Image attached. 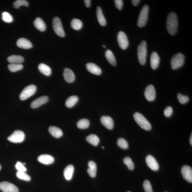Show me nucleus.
I'll list each match as a JSON object with an SVG mask.
<instances>
[{"instance_id":"f257e3e1","label":"nucleus","mask_w":192,"mask_h":192,"mask_svg":"<svg viewBox=\"0 0 192 192\" xmlns=\"http://www.w3.org/2000/svg\"><path fill=\"white\" fill-rule=\"evenodd\" d=\"M178 18L177 14L172 12L168 15L167 20V28L168 33L172 35L177 33L178 28Z\"/></svg>"},{"instance_id":"f03ea898","label":"nucleus","mask_w":192,"mask_h":192,"mask_svg":"<svg viewBox=\"0 0 192 192\" xmlns=\"http://www.w3.org/2000/svg\"><path fill=\"white\" fill-rule=\"evenodd\" d=\"M147 54V43L145 41H142L138 46L137 55L138 61L142 65L145 64Z\"/></svg>"},{"instance_id":"7ed1b4c3","label":"nucleus","mask_w":192,"mask_h":192,"mask_svg":"<svg viewBox=\"0 0 192 192\" xmlns=\"http://www.w3.org/2000/svg\"><path fill=\"white\" fill-rule=\"evenodd\" d=\"M134 117L137 123L142 128L146 131L151 129V124L143 115L139 112H135L134 114Z\"/></svg>"},{"instance_id":"20e7f679","label":"nucleus","mask_w":192,"mask_h":192,"mask_svg":"<svg viewBox=\"0 0 192 192\" xmlns=\"http://www.w3.org/2000/svg\"><path fill=\"white\" fill-rule=\"evenodd\" d=\"M149 7L147 5H145L140 11L138 18L137 25L140 27H143L147 23Z\"/></svg>"},{"instance_id":"39448f33","label":"nucleus","mask_w":192,"mask_h":192,"mask_svg":"<svg viewBox=\"0 0 192 192\" xmlns=\"http://www.w3.org/2000/svg\"><path fill=\"white\" fill-rule=\"evenodd\" d=\"M185 62V56L182 53H177L172 57L171 60L172 68L173 70L181 68Z\"/></svg>"},{"instance_id":"423d86ee","label":"nucleus","mask_w":192,"mask_h":192,"mask_svg":"<svg viewBox=\"0 0 192 192\" xmlns=\"http://www.w3.org/2000/svg\"><path fill=\"white\" fill-rule=\"evenodd\" d=\"M36 91V87L34 85H30L26 87L20 95L19 98L21 100H24L33 96Z\"/></svg>"},{"instance_id":"0eeeda50","label":"nucleus","mask_w":192,"mask_h":192,"mask_svg":"<svg viewBox=\"0 0 192 192\" xmlns=\"http://www.w3.org/2000/svg\"><path fill=\"white\" fill-rule=\"evenodd\" d=\"M25 135L23 131L16 130L8 138V140L14 143H21L24 140Z\"/></svg>"},{"instance_id":"6e6552de","label":"nucleus","mask_w":192,"mask_h":192,"mask_svg":"<svg viewBox=\"0 0 192 192\" xmlns=\"http://www.w3.org/2000/svg\"><path fill=\"white\" fill-rule=\"evenodd\" d=\"M52 23L53 29L56 34L61 37H64L65 33L60 19L57 17H55Z\"/></svg>"},{"instance_id":"1a4fd4ad","label":"nucleus","mask_w":192,"mask_h":192,"mask_svg":"<svg viewBox=\"0 0 192 192\" xmlns=\"http://www.w3.org/2000/svg\"><path fill=\"white\" fill-rule=\"evenodd\" d=\"M117 40L118 45L121 48L124 50L127 48L129 45V42L127 36L124 32H119L118 34Z\"/></svg>"},{"instance_id":"9d476101","label":"nucleus","mask_w":192,"mask_h":192,"mask_svg":"<svg viewBox=\"0 0 192 192\" xmlns=\"http://www.w3.org/2000/svg\"><path fill=\"white\" fill-rule=\"evenodd\" d=\"M0 190L3 192H19V189L16 186L7 181L0 183Z\"/></svg>"},{"instance_id":"9b49d317","label":"nucleus","mask_w":192,"mask_h":192,"mask_svg":"<svg viewBox=\"0 0 192 192\" xmlns=\"http://www.w3.org/2000/svg\"><path fill=\"white\" fill-rule=\"evenodd\" d=\"M144 96L148 101L152 102L155 99L156 91L153 85H150L147 87L144 91Z\"/></svg>"},{"instance_id":"f8f14e48","label":"nucleus","mask_w":192,"mask_h":192,"mask_svg":"<svg viewBox=\"0 0 192 192\" xmlns=\"http://www.w3.org/2000/svg\"><path fill=\"white\" fill-rule=\"evenodd\" d=\"M181 173L184 179L190 183H192V169L190 166L185 165L181 168Z\"/></svg>"},{"instance_id":"ddd939ff","label":"nucleus","mask_w":192,"mask_h":192,"mask_svg":"<svg viewBox=\"0 0 192 192\" xmlns=\"http://www.w3.org/2000/svg\"><path fill=\"white\" fill-rule=\"evenodd\" d=\"M146 163L150 169L153 171H157L159 169V165L157 160L153 156L148 155L146 159Z\"/></svg>"},{"instance_id":"4468645a","label":"nucleus","mask_w":192,"mask_h":192,"mask_svg":"<svg viewBox=\"0 0 192 192\" xmlns=\"http://www.w3.org/2000/svg\"><path fill=\"white\" fill-rule=\"evenodd\" d=\"M160 57L158 53L155 52L152 53L150 57V64L152 69L156 70L158 68L160 63Z\"/></svg>"},{"instance_id":"2eb2a0df","label":"nucleus","mask_w":192,"mask_h":192,"mask_svg":"<svg viewBox=\"0 0 192 192\" xmlns=\"http://www.w3.org/2000/svg\"><path fill=\"white\" fill-rule=\"evenodd\" d=\"M100 121L102 125L108 129L112 130L114 128V121L110 116H102L100 118Z\"/></svg>"},{"instance_id":"dca6fc26","label":"nucleus","mask_w":192,"mask_h":192,"mask_svg":"<svg viewBox=\"0 0 192 192\" xmlns=\"http://www.w3.org/2000/svg\"><path fill=\"white\" fill-rule=\"evenodd\" d=\"M49 100V98L46 96H43L36 99L31 103L30 106L33 109L39 107L43 104H45Z\"/></svg>"},{"instance_id":"f3484780","label":"nucleus","mask_w":192,"mask_h":192,"mask_svg":"<svg viewBox=\"0 0 192 192\" xmlns=\"http://www.w3.org/2000/svg\"><path fill=\"white\" fill-rule=\"evenodd\" d=\"M17 45L19 48L25 49H29L33 47L30 41L24 38H21L18 39Z\"/></svg>"},{"instance_id":"a211bd4d","label":"nucleus","mask_w":192,"mask_h":192,"mask_svg":"<svg viewBox=\"0 0 192 192\" xmlns=\"http://www.w3.org/2000/svg\"><path fill=\"white\" fill-rule=\"evenodd\" d=\"M40 163L45 165H49L54 162L55 159L52 156L48 154H42L39 156L37 158Z\"/></svg>"},{"instance_id":"6ab92c4d","label":"nucleus","mask_w":192,"mask_h":192,"mask_svg":"<svg viewBox=\"0 0 192 192\" xmlns=\"http://www.w3.org/2000/svg\"><path fill=\"white\" fill-rule=\"evenodd\" d=\"M86 68L89 72L97 75L102 74V71L97 65L93 63H89L86 65Z\"/></svg>"},{"instance_id":"aec40b11","label":"nucleus","mask_w":192,"mask_h":192,"mask_svg":"<svg viewBox=\"0 0 192 192\" xmlns=\"http://www.w3.org/2000/svg\"><path fill=\"white\" fill-rule=\"evenodd\" d=\"M63 75L65 80L67 82L72 83L75 80V76L74 73L70 69L65 68Z\"/></svg>"},{"instance_id":"412c9836","label":"nucleus","mask_w":192,"mask_h":192,"mask_svg":"<svg viewBox=\"0 0 192 192\" xmlns=\"http://www.w3.org/2000/svg\"><path fill=\"white\" fill-rule=\"evenodd\" d=\"M74 170V166L72 165H69L65 168L64 170V176L67 181H70L72 179Z\"/></svg>"},{"instance_id":"4be33fe9","label":"nucleus","mask_w":192,"mask_h":192,"mask_svg":"<svg viewBox=\"0 0 192 192\" xmlns=\"http://www.w3.org/2000/svg\"><path fill=\"white\" fill-rule=\"evenodd\" d=\"M33 24L36 28L40 31H44L46 30V25L40 17H37L33 22Z\"/></svg>"},{"instance_id":"5701e85b","label":"nucleus","mask_w":192,"mask_h":192,"mask_svg":"<svg viewBox=\"0 0 192 192\" xmlns=\"http://www.w3.org/2000/svg\"><path fill=\"white\" fill-rule=\"evenodd\" d=\"M49 131L51 135L56 138H59L63 135V132L60 128L54 126L49 127Z\"/></svg>"},{"instance_id":"b1692460","label":"nucleus","mask_w":192,"mask_h":192,"mask_svg":"<svg viewBox=\"0 0 192 192\" xmlns=\"http://www.w3.org/2000/svg\"><path fill=\"white\" fill-rule=\"evenodd\" d=\"M97 17L99 24L102 26H104L106 24V21L105 18L101 8L98 7L96 9Z\"/></svg>"},{"instance_id":"393cba45","label":"nucleus","mask_w":192,"mask_h":192,"mask_svg":"<svg viewBox=\"0 0 192 192\" xmlns=\"http://www.w3.org/2000/svg\"><path fill=\"white\" fill-rule=\"evenodd\" d=\"M8 62L12 64H21L24 61V58L20 55H13L7 58Z\"/></svg>"},{"instance_id":"a878e982","label":"nucleus","mask_w":192,"mask_h":192,"mask_svg":"<svg viewBox=\"0 0 192 192\" xmlns=\"http://www.w3.org/2000/svg\"><path fill=\"white\" fill-rule=\"evenodd\" d=\"M88 165L87 172L89 175L92 178L96 177L97 170L96 164L93 161H90L88 162Z\"/></svg>"},{"instance_id":"bb28decb","label":"nucleus","mask_w":192,"mask_h":192,"mask_svg":"<svg viewBox=\"0 0 192 192\" xmlns=\"http://www.w3.org/2000/svg\"><path fill=\"white\" fill-rule=\"evenodd\" d=\"M105 56L108 62L113 66H116V64L115 57L113 53L109 49L107 50L105 53Z\"/></svg>"},{"instance_id":"cd10ccee","label":"nucleus","mask_w":192,"mask_h":192,"mask_svg":"<svg viewBox=\"0 0 192 192\" xmlns=\"http://www.w3.org/2000/svg\"><path fill=\"white\" fill-rule=\"evenodd\" d=\"M38 69L41 73L46 76H50L52 72L50 67L44 63H40L39 64Z\"/></svg>"},{"instance_id":"c85d7f7f","label":"nucleus","mask_w":192,"mask_h":192,"mask_svg":"<svg viewBox=\"0 0 192 192\" xmlns=\"http://www.w3.org/2000/svg\"><path fill=\"white\" fill-rule=\"evenodd\" d=\"M79 100L78 97L76 96H72L67 99L65 105L68 108L74 107L78 102Z\"/></svg>"},{"instance_id":"c756f323","label":"nucleus","mask_w":192,"mask_h":192,"mask_svg":"<svg viewBox=\"0 0 192 192\" xmlns=\"http://www.w3.org/2000/svg\"><path fill=\"white\" fill-rule=\"evenodd\" d=\"M86 139L87 141L89 143L96 146L98 145L100 142L99 138L98 137L93 134H91L89 135L87 137Z\"/></svg>"},{"instance_id":"7c9ffc66","label":"nucleus","mask_w":192,"mask_h":192,"mask_svg":"<svg viewBox=\"0 0 192 192\" xmlns=\"http://www.w3.org/2000/svg\"><path fill=\"white\" fill-rule=\"evenodd\" d=\"M71 26L75 30H80L83 27V23L80 20L77 19H73L71 22Z\"/></svg>"},{"instance_id":"2f4dec72","label":"nucleus","mask_w":192,"mask_h":192,"mask_svg":"<svg viewBox=\"0 0 192 192\" xmlns=\"http://www.w3.org/2000/svg\"><path fill=\"white\" fill-rule=\"evenodd\" d=\"M90 125V122L87 119H82L77 122V126L81 129H84L88 128Z\"/></svg>"},{"instance_id":"473e14b6","label":"nucleus","mask_w":192,"mask_h":192,"mask_svg":"<svg viewBox=\"0 0 192 192\" xmlns=\"http://www.w3.org/2000/svg\"><path fill=\"white\" fill-rule=\"evenodd\" d=\"M23 68V66L21 64H12L8 65V68L11 72H15L20 71Z\"/></svg>"},{"instance_id":"72a5a7b5","label":"nucleus","mask_w":192,"mask_h":192,"mask_svg":"<svg viewBox=\"0 0 192 192\" xmlns=\"http://www.w3.org/2000/svg\"><path fill=\"white\" fill-rule=\"evenodd\" d=\"M17 177L19 179L26 181H30L31 180V177L25 172H17Z\"/></svg>"},{"instance_id":"f704fd0d","label":"nucleus","mask_w":192,"mask_h":192,"mask_svg":"<svg viewBox=\"0 0 192 192\" xmlns=\"http://www.w3.org/2000/svg\"><path fill=\"white\" fill-rule=\"evenodd\" d=\"M2 19L5 22L11 23L13 20V17L7 12H3L2 14Z\"/></svg>"},{"instance_id":"c9c22d12","label":"nucleus","mask_w":192,"mask_h":192,"mask_svg":"<svg viewBox=\"0 0 192 192\" xmlns=\"http://www.w3.org/2000/svg\"><path fill=\"white\" fill-rule=\"evenodd\" d=\"M23 5L28 7L29 5L28 2L25 0H17L15 1L13 3L14 7L16 9H18L21 6Z\"/></svg>"},{"instance_id":"e433bc0d","label":"nucleus","mask_w":192,"mask_h":192,"mask_svg":"<svg viewBox=\"0 0 192 192\" xmlns=\"http://www.w3.org/2000/svg\"><path fill=\"white\" fill-rule=\"evenodd\" d=\"M117 144L119 147L123 149L126 150L128 148V142L124 138H119L118 140Z\"/></svg>"},{"instance_id":"4c0bfd02","label":"nucleus","mask_w":192,"mask_h":192,"mask_svg":"<svg viewBox=\"0 0 192 192\" xmlns=\"http://www.w3.org/2000/svg\"><path fill=\"white\" fill-rule=\"evenodd\" d=\"M123 161L124 164L127 166L128 169L130 170L134 169V164L131 158L129 157H127L124 158Z\"/></svg>"},{"instance_id":"58836bf2","label":"nucleus","mask_w":192,"mask_h":192,"mask_svg":"<svg viewBox=\"0 0 192 192\" xmlns=\"http://www.w3.org/2000/svg\"><path fill=\"white\" fill-rule=\"evenodd\" d=\"M178 100L182 104H184L189 101V98L188 97L184 96L181 93H179L178 95Z\"/></svg>"},{"instance_id":"ea45409f","label":"nucleus","mask_w":192,"mask_h":192,"mask_svg":"<svg viewBox=\"0 0 192 192\" xmlns=\"http://www.w3.org/2000/svg\"><path fill=\"white\" fill-rule=\"evenodd\" d=\"M143 187L146 192H153L151 184L148 180H146L144 181Z\"/></svg>"},{"instance_id":"a19ab883","label":"nucleus","mask_w":192,"mask_h":192,"mask_svg":"<svg viewBox=\"0 0 192 192\" xmlns=\"http://www.w3.org/2000/svg\"><path fill=\"white\" fill-rule=\"evenodd\" d=\"M15 167L19 172H25L27 170V168H25L24 165L20 162H17L16 164Z\"/></svg>"},{"instance_id":"79ce46f5","label":"nucleus","mask_w":192,"mask_h":192,"mask_svg":"<svg viewBox=\"0 0 192 192\" xmlns=\"http://www.w3.org/2000/svg\"><path fill=\"white\" fill-rule=\"evenodd\" d=\"M173 113V109L171 106H168L164 110V115L167 117H170Z\"/></svg>"},{"instance_id":"37998d69","label":"nucleus","mask_w":192,"mask_h":192,"mask_svg":"<svg viewBox=\"0 0 192 192\" xmlns=\"http://www.w3.org/2000/svg\"><path fill=\"white\" fill-rule=\"evenodd\" d=\"M114 2L116 8L120 10L122 9L123 5V1L122 0H115Z\"/></svg>"},{"instance_id":"c03bdc74","label":"nucleus","mask_w":192,"mask_h":192,"mask_svg":"<svg viewBox=\"0 0 192 192\" xmlns=\"http://www.w3.org/2000/svg\"><path fill=\"white\" fill-rule=\"evenodd\" d=\"M91 2L90 0H85L84 3L85 5L87 7L89 8L90 7L91 5Z\"/></svg>"},{"instance_id":"a18cd8bd","label":"nucleus","mask_w":192,"mask_h":192,"mask_svg":"<svg viewBox=\"0 0 192 192\" xmlns=\"http://www.w3.org/2000/svg\"><path fill=\"white\" fill-rule=\"evenodd\" d=\"M140 1H139V0H132V1H131L132 4H133L135 6L137 5L138 4L140 3Z\"/></svg>"},{"instance_id":"49530a36","label":"nucleus","mask_w":192,"mask_h":192,"mask_svg":"<svg viewBox=\"0 0 192 192\" xmlns=\"http://www.w3.org/2000/svg\"><path fill=\"white\" fill-rule=\"evenodd\" d=\"M190 143L191 145L192 146V134H191V136L190 137Z\"/></svg>"},{"instance_id":"de8ad7c7","label":"nucleus","mask_w":192,"mask_h":192,"mask_svg":"<svg viewBox=\"0 0 192 192\" xmlns=\"http://www.w3.org/2000/svg\"><path fill=\"white\" fill-rule=\"evenodd\" d=\"M103 47L104 48H105L106 46H105L104 45H103Z\"/></svg>"},{"instance_id":"09e8293b","label":"nucleus","mask_w":192,"mask_h":192,"mask_svg":"<svg viewBox=\"0 0 192 192\" xmlns=\"http://www.w3.org/2000/svg\"><path fill=\"white\" fill-rule=\"evenodd\" d=\"M1 165H0V170L1 169Z\"/></svg>"},{"instance_id":"8fccbe9b","label":"nucleus","mask_w":192,"mask_h":192,"mask_svg":"<svg viewBox=\"0 0 192 192\" xmlns=\"http://www.w3.org/2000/svg\"><path fill=\"white\" fill-rule=\"evenodd\" d=\"M102 148H103V149H104V147H102Z\"/></svg>"},{"instance_id":"3c124183","label":"nucleus","mask_w":192,"mask_h":192,"mask_svg":"<svg viewBox=\"0 0 192 192\" xmlns=\"http://www.w3.org/2000/svg\"><path fill=\"white\" fill-rule=\"evenodd\" d=\"M130 192V191H128V192Z\"/></svg>"},{"instance_id":"603ef678","label":"nucleus","mask_w":192,"mask_h":192,"mask_svg":"<svg viewBox=\"0 0 192 192\" xmlns=\"http://www.w3.org/2000/svg\"></svg>"}]
</instances>
